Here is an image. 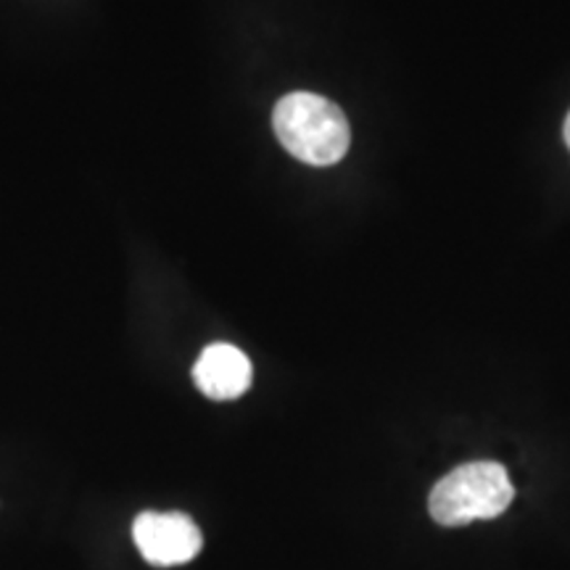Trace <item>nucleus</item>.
Listing matches in <instances>:
<instances>
[{
	"mask_svg": "<svg viewBox=\"0 0 570 570\" xmlns=\"http://www.w3.org/2000/svg\"><path fill=\"white\" fill-rule=\"evenodd\" d=\"M562 135H566V146L570 148V111H568V117H566V127H562Z\"/></svg>",
	"mask_w": 570,
	"mask_h": 570,
	"instance_id": "5",
	"label": "nucleus"
},
{
	"mask_svg": "<svg viewBox=\"0 0 570 570\" xmlns=\"http://www.w3.org/2000/svg\"><path fill=\"white\" fill-rule=\"evenodd\" d=\"M273 127L285 151L312 167L341 161L352 142L346 114L315 92L283 96L273 111Z\"/></svg>",
	"mask_w": 570,
	"mask_h": 570,
	"instance_id": "1",
	"label": "nucleus"
},
{
	"mask_svg": "<svg viewBox=\"0 0 570 570\" xmlns=\"http://www.w3.org/2000/svg\"><path fill=\"white\" fill-rule=\"evenodd\" d=\"M515 499L510 475L504 465L491 460L465 462L446 473L431 497H428V512L439 525L460 529L473 520L499 518Z\"/></svg>",
	"mask_w": 570,
	"mask_h": 570,
	"instance_id": "2",
	"label": "nucleus"
},
{
	"mask_svg": "<svg viewBox=\"0 0 570 570\" xmlns=\"http://www.w3.org/2000/svg\"><path fill=\"white\" fill-rule=\"evenodd\" d=\"M132 539L142 558L156 568L190 562L204 547L202 529L185 512H140L132 523Z\"/></svg>",
	"mask_w": 570,
	"mask_h": 570,
	"instance_id": "3",
	"label": "nucleus"
},
{
	"mask_svg": "<svg viewBox=\"0 0 570 570\" xmlns=\"http://www.w3.org/2000/svg\"><path fill=\"white\" fill-rule=\"evenodd\" d=\"M194 381L204 396L214 402H230L252 389L254 370L248 356L233 344H212L198 356Z\"/></svg>",
	"mask_w": 570,
	"mask_h": 570,
	"instance_id": "4",
	"label": "nucleus"
}]
</instances>
